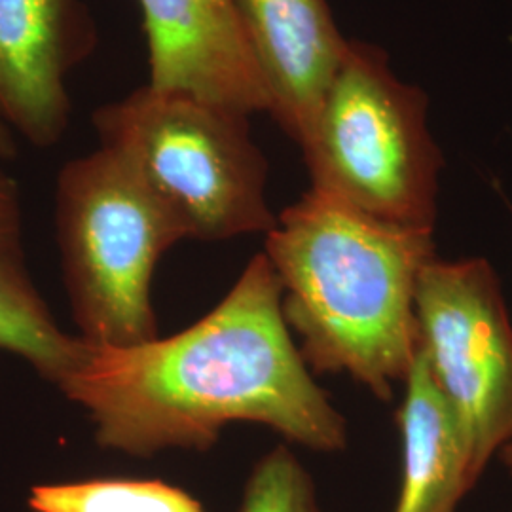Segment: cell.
I'll list each match as a JSON object with an SVG mask.
<instances>
[{"mask_svg":"<svg viewBox=\"0 0 512 512\" xmlns=\"http://www.w3.org/2000/svg\"><path fill=\"white\" fill-rule=\"evenodd\" d=\"M416 317L420 348L456 418L476 486L512 440V323L492 264L435 256L418 281Z\"/></svg>","mask_w":512,"mask_h":512,"instance_id":"cell-6","label":"cell"},{"mask_svg":"<svg viewBox=\"0 0 512 512\" xmlns=\"http://www.w3.org/2000/svg\"><path fill=\"white\" fill-rule=\"evenodd\" d=\"M397 410L403 478L393 512H456L475 486L469 480L458 423L440 393L423 349L404 378Z\"/></svg>","mask_w":512,"mask_h":512,"instance_id":"cell-11","label":"cell"},{"mask_svg":"<svg viewBox=\"0 0 512 512\" xmlns=\"http://www.w3.org/2000/svg\"><path fill=\"white\" fill-rule=\"evenodd\" d=\"M251 116L192 93L143 86L95 109L93 128L147 188L184 239L268 234L270 165L251 133Z\"/></svg>","mask_w":512,"mask_h":512,"instance_id":"cell-3","label":"cell"},{"mask_svg":"<svg viewBox=\"0 0 512 512\" xmlns=\"http://www.w3.org/2000/svg\"><path fill=\"white\" fill-rule=\"evenodd\" d=\"M82 340L61 329L40 293L25 247V215L16 177L0 158V351L31 366L48 384H63Z\"/></svg>","mask_w":512,"mask_h":512,"instance_id":"cell-10","label":"cell"},{"mask_svg":"<svg viewBox=\"0 0 512 512\" xmlns=\"http://www.w3.org/2000/svg\"><path fill=\"white\" fill-rule=\"evenodd\" d=\"M270 93L279 128L296 145L308 135L348 40L327 0H232Z\"/></svg>","mask_w":512,"mask_h":512,"instance_id":"cell-9","label":"cell"},{"mask_svg":"<svg viewBox=\"0 0 512 512\" xmlns=\"http://www.w3.org/2000/svg\"><path fill=\"white\" fill-rule=\"evenodd\" d=\"M281 310L317 374H348L391 401L420 349L416 289L435 230L376 219L310 188L277 215L264 251Z\"/></svg>","mask_w":512,"mask_h":512,"instance_id":"cell-2","label":"cell"},{"mask_svg":"<svg viewBox=\"0 0 512 512\" xmlns=\"http://www.w3.org/2000/svg\"><path fill=\"white\" fill-rule=\"evenodd\" d=\"M55 239L78 338L126 348L158 334L152 279L183 230L107 148L61 167Z\"/></svg>","mask_w":512,"mask_h":512,"instance_id":"cell-4","label":"cell"},{"mask_svg":"<svg viewBox=\"0 0 512 512\" xmlns=\"http://www.w3.org/2000/svg\"><path fill=\"white\" fill-rule=\"evenodd\" d=\"M238 512H323L310 471L289 444H277L256 461Z\"/></svg>","mask_w":512,"mask_h":512,"instance_id":"cell-13","label":"cell"},{"mask_svg":"<svg viewBox=\"0 0 512 512\" xmlns=\"http://www.w3.org/2000/svg\"><path fill=\"white\" fill-rule=\"evenodd\" d=\"M298 147L313 190L385 222L435 230L442 156L427 101L395 76L380 48L348 40Z\"/></svg>","mask_w":512,"mask_h":512,"instance_id":"cell-5","label":"cell"},{"mask_svg":"<svg viewBox=\"0 0 512 512\" xmlns=\"http://www.w3.org/2000/svg\"><path fill=\"white\" fill-rule=\"evenodd\" d=\"M82 344L57 389L88 414L99 448L139 459L207 452L232 423L264 425L313 452L348 448V420L294 344L264 253L188 329L126 348Z\"/></svg>","mask_w":512,"mask_h":512,"instance_id":"cell-1","label":"cell"},{"mask_svg":"<svg viewBox=\"0 0 512 512\" xmlns=\"http://www.w3.org/2000/svg\"><path fill=\"white\" fill-rule=\"evenodd\" d=\"M33 512H207L202 501L158 478H88L37 484Z\"/></svg>","mask_w":512,"mask_h":512,"instance_id":"cell-12","label":"cell"},{"mask_svg":"<svg viewBox=\"0 0 512 512\" xmlns=\"http://www.w3.org/2000/svg\"><path fill=\"white\" fill-rule=\"evenodd\" d=\"M84 0H0V116L33 147L71 126V74L97 48Z\"/></svg>","mask_w":512,"mask_h":512,"instance_id":"cell-7","label":"cell"},{"mask_svg":"<svg viewBox=\"0 0 512 512\" xmlns=\"http://www.w3.org/2000/svg\"><path fill=\"white\" fill-rule=\"evenodd\" d=\"M499 456H501V461H503V465L507 467V471H509V475L512 476V440L499 452Z\"/></svg>","mask_w":512,"mask_h":512,"instance_id":"cell-15","label":"cell"},{"mask_svg":"<svg viewBox=\"0 0 512 512\" xmlns=\"http://www.w3.org/2000/svg\"><path fill=\"white\" fill-rule=\"evenodd\" d=\"M18 154L16 133L6 124V120L0 116V158L10 162Z\"/></svg>","mask_w":512,"mask_h":512,"instance_id":"cell-14","label":"cell"},{"mask_svg":"<svg viewBox=\"0 0 512 512\" xmlns=\"http://www.w3.org/2000/svg\"><path fill=\"white\" fill-rule=\"evenodd\" d=\"M148 84L192 93L249 116L272 101L232 0H139Z\"/></svg>","mask_w":512,"mask_h":512,"instance_id":"cell-8","label":"cell"}]
</instances>
